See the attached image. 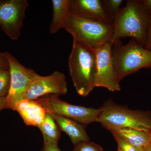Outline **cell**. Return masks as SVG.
<instances>
[{
    "mask_svg": "<svg viewBox=\"0 0 151 151\" xmlns=\"http://www.w3.org/2000/svg\"><path fill=\"white\" fill-rule=\"evenodd\" d=\"M9 65L10 85L6 97V108H11L14 104L22 100L32 81L38 74L35 70L22 64L9 52H4Z\"/></svg>",
    "mask_w": 151,
    "mask_h": 151,
    "instance_id": "obj_7",
    "label": "cell"
},
{
    "mask_svg": "<svg viewBox=\"0 0 151 151\" xmlns=\"http://www.w3.org/2000/svg\"><path fill=\"white\" fill-rule=\"evenodd\" d=\"M143 6L150 15H151V0H142Z\"/></svg>",
    "mask_w": 151,
    "mask_h": 151,
    "instance_id": "obj_24",
    "label": "cell"
},
{
    "mask_svg": "<svg viewBox=\"0 0 151 151\" xmlns=\"http://www.w3.org/2000/svg\"><path fill=\"white\" fill-rule=\"evenodd\" d=\"M145 47L147 49L151 50V15L147 31V37Z\"/></svg>",
    "mask_w": 151,
    "mask_h": 151,
    "instance_id": "obj_21",
    "label": "cell"
},
{
    "mask_svg": "<svg viewBox=\"0 0 151 151\" xmlns=\"http://www.w3.org/2000/svg\"><path fill=\"white\" fill-rule=\"evenodd\" d=\"M5 108H6V97L0 98V111Z\"/></svg>",
    "mask_w": 151,
    "mask_h": 151,
    "instance_id": "obj_25",
    "label": "cell"
},
{
    "mask_svg": "<svg viewBox=\"0 0 151 151\" xmlns=\"http://www.w3.org/2000/svg\"></svg>",
    "mask_w": 151,
    "mask_h": 151,
    "instance_id": "obj_28",
    "label": "cell"
},
{
    "mask_svg": "<svg viewBox=\"0 0 151 151\" xmlns=\"http://www.w3.org/2000/svg\"><path fill=\"white\" fill-rule=\"evenodd\" d=\"M42 151H61L58 144L51 143H44Z\"/></svg>",
    "mask_w": 151,
    "mask_h": 151,
    "instance_id": "obj_22",
    "label": "cell"
},
{
    "mask_svg": "<svg viewBox=\"0 0 151 151\" xmlns=\"http://www.w3.org/2000/svg\"><path fill=\"white\" fill-rule=\"evenodd\" d=\"M145 151H151V144L145 149Z\"/></svg>",
    "mask_w": 151,
    "mask_h": 151,
    "instance_id": "obj_26",
    "label": "cell"
},
{
    "mask_svg": "<svg viewBox=\"0 0 151 151\" xmlns=\"http://www.w3.org/2000/svg\"><path fill=\"white\" fill-rule=\"evenodd\" d=\"M52 17L50 27L52 34L65 29V24L70 13V0H52Z\"/></svg>",
    "mask_w": 151,
    "mask_h": 151,
    "instance_id": "obj_14",
    "label": "cell"
},
{
    "mask_svg": "<svg viewBox=\"0 0 151 151\" xmlns=\"http://www.w3.org/2000/svg\"><path fill=\"white\" fill-rule=\"evenodd\" d=\"M112 134L122 136L133 145L145 149L151 144V132L132 128H112L108 129Z\"/></svg>",
    "mask_w": 151,
    "mask_h": 151,
    "instance_id": "obj_15",
    "label": "cell"
},
{
    "mask_svg": "<svg viewBox=\"0 0 151 151\" xmlns=\"http://www.w3.org/2000/svg\"><path fill=\"white\" fill-rule=\"evenodd\" d=\"M0 68L9 70L8 62L5 56L4 53L0 52Z\"/></svg>",
    "mask_w": 151,
    "mask_h": 151,
    "instance_id": "obj_23",
    "label": "cell"
},
{
    "mask_svg": "<svg viewBox=\"0 0 151 151\" xmlns=\"http://www.w3.org/2000/svg\"><path fill=\"white\" fill-rule=\"evenodd\" d=\"M47 113H55L71 119L84 126L97 122L100 115V108L72 105L60 100L58 96L48 95L35 100Z\"/></svg>",
    "mask_w": 151,
    "mask_h": 151,
    "instance_id": "obj_6",
    "label": "cell"
},
{
    "mask_svg": "<svg viewBox=\"0 0 151 151\" xmlns=\"http://www.w3.org/2000/svg\"><path fill=\"white\" fill-rule=\"evenodd\" d=\"M111 42L104 44L94 48L96 56V87H104L111 92L121 90L113 64Z\"/></svg>",
    "mask_w": 151,
    "mask_h": 151,
    "instance_id": "obj_8",
    "label": "cell"
},
{
    "mask_svg": "<svg viewBox=\"0 0 151 151\" xmlns=\"http://www.w3.org/2000/svg\"><path fill=\"white\" fill-rule=\"evenodd\" d=\"M65 29L73 40L94 49L111 42L113 26V23L70 13Z\"/></svg>",
    "mask_w": 151,
    "mask_h": 151,
    "instance_id": "obj_4",
    "label": "cell"
},
{
    "mask_svg": "<svg viewBox=\"0 0 151 151\" xmlns=\"http://www.w3.org/2000/svg\"><path fill=\"white\" fill-rule=\"evenodd\" d=\"M29 6L27 0L0 1V27L12 40H17L21 36Z\"/></svg>",
    "mask_w": 151,
    "mask_h": 151,
    "instance_id": "obj_9",
    "label": "cell"
},
{
    "mask_svg": "<svg viewBox=\"0 0 151 151\" xmlns=\"http://www.w3.org/2000/svg\"><path fill=\"white\" fill-rule=\"evenodd\" d=\"M70 13L113 23L102 0H70Z\"/></svg>",
    "mask_w": 151,
    "mask_h": 151,
    "instance_id": "obj_11",
    "label": "cell"
},
{
    "mask_svg": "<svg viewBox=\"0 0 151 151\" xmlns=\"http://www.w3.org/2000/svg\"><path fill=\"white\" fill-rule=\"evenodd\" d=\"M112 50L113 64L119 81L142 68H151V50L132 39L126 45L121 42Z\"/></svg>",
    "mask_w": 151,
    "mask_h": 151,
    "instance_id": "obj_5",
    "label": "cell"
},
{
    "mask_svg": "<svg viewBox=\"0 0 151 151\" xmlns=\"http://www.w3.org/2000/svg\"><path fill=\"white\" fill-rule=\"evenodd\" d=\"M9 70L0 68V98L6 97L10 85Z\"/></svg>",
    "mask_w": 151,
    "mask_h": 151,
    "instance_id": "obj_17",
    "label": "cell"
},
{
    "mask_svg": "<svg viewBox=\"0 0 151 151\" xmlns=\"http://www.w3.org/2000/svg\"><path fill=\"white\" fill-rule=\"evenodd\" d=\"M97 120L107 130L112 128H128L151 132V112L133 110L125 105L114 103L111 99L100 108Z\"/></svg>",
    "mask_w": 151,
    "mask_h": 151,
    "instance_id": "obj_3",
    "label": "cell"
},
{
    "mask_svg": "<svg viewBox=\"0 0 151 151\" xmlns=\"http://www.w3.org/2000/svg\"><path fill=\"white\" fill-rule=\"evenodd\" d=\"M50 114L55 120L60 131L68 135L74 146L81 142L89 141V136L84 125L58 114Z\"/></svg>",
    "mask_w": 151,
    "mask_h": 151,
    "instance_id": "obj_13",
    "label": "cell"
},
{
    "mask_svg": "<svg viewBox=\"0 0 151 151\" xmlns=\"http://www.w3.org/2000/svg\"><path fill=\"white\" fill-rule=\"evenodd\" d=\"M12 109L19 113L26 125L37 127L43 122L47 113L43 107L35 100H20Z\"/></svg>",
    "mask_w": 151,
    "mask_h": 151,
    "instance_id": "obj_12",
    "label": "cell"
},
{
    "mask_svg": "<svg viewBox=\"0 0 151 151\" xmlns=\"http://www.w3.org/2000/svg\"><path fill=\"white\" fill-rule=\"evenodd\" d=\"M72 151H104L99 145L90 141L81 142L74 145Z\"/></svg>",
    "mask_w": 151,
    "mask_h": 151,
    "instance_id": "obj_20",
    "label": "cell"
},
{
    "mask_svg": "<svg viewBox=\"0 0 151 151\" xmlns=\"http://www.w3.org/2000/svg\"><path fill=\"white\" fill-rule=\"evenodd\" d=\"M103 4L108 15L111 18L113 23L119 11L121 5L123 3V0H103Z\"/></svg>",
    "mask_w": 151,
    "mask_h": 151,
    "instance_id": "obj_18",
    "label": "cell"
},
{
    "mask_svg": "<svg viewBox=\"0 0 151 151\" xmlns=\"http://www.w3.org/2000/svg\"><path fill=\"white\" fill-rule=\"evenodd\" d=\"M113 134L120 151H145V149L138 147L129 142L124 138L116 134Z\"/></svg>",
    "mask_w": 151,
    "mask_h": 151,
    "instance_id": "obj_19",
    "label": "cell"
},
{
    "mask_svg": "<svg viewBox=\"0 0 151 151\" xmlns=\"http://www.w3.org/2000/svg\"><path fill=\"white\" fill-rule=\"evenodd\" d=\"M117 151H119V150H117Z\"/></svg>",
    "mask_w": 151,
    "mask_h": 151,
    "instance_id": "obj_27",
    "label": "cell"
},
{
    "mask_svg": "<svg viewBox=\"0 0 151 151\" xmlns=\"http://www.w3.org/2000/svg\"><path fill=\"white\" fill-rule=\"evenodd\" d=\"M38 128L43 135L44 143L58 144L60 137V131L51 114L47 112L45 119Z\"/></svg>",
    "mask_w": 151,
    "mask_h": 151,
    "instance_id": "obj_16",
    "label": "cell"
},
{
    "mask_svg": "<svg viewBox=\"0 0 151 151\" xmlns=\"http://www.w3.org/2000/svg\"><path fill=\"white\" fill-rule=\"evenodd\" d=\"M68 91L66 78L62 72L55 71L47 76L38 74L32 81L22 100H35L48 95L58 97L67 94Z\"/></svg>",
    "mask_w": 151,
    "mask_h": 151,
    "instance_id": "obj_10",
    "label": "cell"
},
{
    "mask_svg": "<svg viewBox=\"0 0 151 151\" xmlns=\"http://www.w3.org/2000/svg\"><path fill=\"white\" fill-rule=\"evenodd\" d=\"M68 66L77 93L82 97L88 96L95 88L96 65L94 49L73 40Z\"/></svg>",
    "mask_w": 151,
    "mask_h": 151,
    "instance_id": "obj_2",
    "label": "cell"
},
{
    "mask_svg": "<svg viewBox=\"0 0 151 151\" xmlns=\"http://www.w3.org/2000/svg\"><path fill=\"white\" fill-rule=\"evenodd\" d=\"M150 16L142 0L127 1L113 22L111 43L116 44L120 42L121 39L130 37L145 46Z\"/></svg>",
    "mask_w": 151,
    "mask_h": 151,
    "instance_id": "obj_1",
    "label": "cell"
}]
</instances>
